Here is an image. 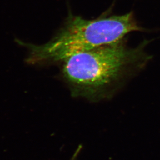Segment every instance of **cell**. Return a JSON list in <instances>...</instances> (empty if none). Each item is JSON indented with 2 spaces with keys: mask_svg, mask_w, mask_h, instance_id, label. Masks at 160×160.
Wrapping results in <instances>:
<instances>
[{
  "mask_svg": "<svg viewBox=\"0 0 160 160\" xmlns=\"http://www.w3.org/2000/svg\"><path fill=\"white\" fill-rule=\"evenodd\" d=\"M132 12L86 20L71 15L60 32L41 45L23 43L30 50L28 61H63L76 53L121 42L128 34L141 31Z\"/></svg>",
  "mask_w": 160,
  "mask_h": 160,
  "instance_id": "cell-2",
  "label": "cell"
},
{
  "mask_svg": "<svg viewBox=\"0 0 160 160\" xmlns=\"http://www.w3.org/2000/svg\"><path fill=\"white\" fill-rule=\"evenodd\" d=\"M142 59L140 49L128 48L119 42L68 58L63 73L74 95L100 101L112 97Z\"/></svg>",
  "mask_w": 160,
  "mask_h": 160,
  "instance_id": "cell-1",
  "label": "cell"
}]
</instances>
